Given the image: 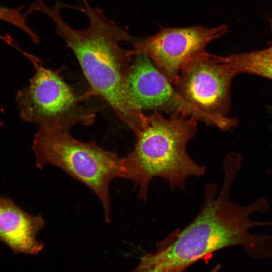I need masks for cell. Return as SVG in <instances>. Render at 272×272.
Instances as JSON below:
<instances>
[{
	"label": "cell",
	"instance_id": "obj_1",
	"mask_svg": "<svg viewBox=\"0 0 272 272\" xmlns=\"http://www.w3.org/2000/svg\"><path fill=\"white\" fill-rule=\"evenodd\" d=\"M223 185L218 194L216 185L208 184L205 200L195 218L181 230H175L159 243L154 253L146 254L132 272H170L187 267L215 251L241 246L251 256L258 258L267 250L269 235L254 234L251 229L271 225V222L253 221L252 215L265 213L267 201L259 197L246 206L233 202L230 188L237 174L232 168L224 171Z\"/></svg>",
	"mask_w": 272,
	"mask_h": 272
},
{
	"label": "cell",
	"instance_id": "obj_2",
	"mask_svg": "<svg viewBox=\"0 0 272 272\" xmlns=\"http://www.w3.org/2000/svg\"><path fill=\"white\" fill-rule=\"evenodd\" d=\"M89 24L84 29L70 26L56 9L42 1L36 7L50 18L58 35L76 56L89 84L87 97L95 95L103 99L120 120L136 134L142 128L146 115L138 106L130 90L128 74L132 61L129 50L122 42L137 40L109 19L103 11L82 0Z\"/></svg>",
	"mask_w": 272,
	"mask_h": 272
},
{
	"label": "cell",
	"instance_id": "obj_3",
	"mask_svg": "<svg viewBox=\"0 0 272 272\" xmlns=\"http://www.w3.org/2000/svg\"><path fill=\"white\" fill-rule=\"evenodd\" d=\"M169 116L165 117L156 111L146 115L141 129L135 134L133 149L123 158V178L139 187L138 197L145 201L154 177L162 178L172 188H183L187 177L205 173V167L193 161L186 148L198 120L179 113Z\"/></svg>",
	"mask_w": 272,
	"mask_h": 272
},
{
	"label": "cell",
	"instance_id": "obj_4",
	"mask_svg": "<svg viewBox=\"0 0 272 272\" xmlns=\"http://www.w3.org/2000/svg\"><path fill=\"white\" fill-rule=\"evenodd\" d=\"M32 149L38 168L54 166L84 183L99 199L105 222L111 221L109 187L113 179L123 178V158L94 142L78 140L69 131L46 125L39 126Z\"/></svg>",
	"mask_w": 272,
	"mask_h": 272
},
{
	"label": "cell",
	"instance_id": "obj_5",
	"mask_svg": "<svg viewBox=\"0 0 272 272\" xmlns=\"http://www.w3.org/2000/svg\"><path fill=\"white\" fill-rule=\"evenodd\" d=\"M27 58L35 73L16 95L21 119L69 131L75 125L93 124L95 113L81 103L86 95L79 96L58 73L45 67L37 57L30 54Z\"/></svg>",
	"mask_w": 272,
	"mask_h": 272
},
{
	"label": "cell",
	"instance_id": "obj_6",
	"mask_svg": "<svg viewBox=\"0 0 272 272\" xmlns=\"http://www.w3.org/2000/svg\"><path fill=\"white\" fill-rule=\"evenodd\" d=\"M225 56L205 51L182 68L174 87L187 102L212 120L214 125L227 130L237 120L229 117L230 87L236 76Z\"/></svg>",
	"mask_w": 272,
	"mask_h": 272
},
{
	"label": "cell",
	"instance_id": "obj_7",
	"mask_svg": "<svg viewBox=\"0 0 272 272\" xmlns=\"http://www.w3.org/2000/svg\"><path fill=\"white\" fill-rule=\"evenodd\" d=\"M228 30L226 25L214 28L198 26L164 28L147 39L133 42L129 53L131 56L147 55L174 86L183 66Z\"/></svg>",
	"mask_w": 272,
	"mask_h": 272
},
{
	"label": "cell",
	"instance_id": "obj_8",
	"mask_svg": "<svg viewBox=\"0 0 272 272\" xmlns=\"http://www.w3.org/2000/svg\"><path fill=\"white\" fill-rule=\"evenodd\" d=\"M134 56L128 74V81L142 111L153 110L168 115L179 113L214 125L211 119L180 96L147 55L137 54Z\"/></svg>",
	"mask_w": 272,
	"mask_h": 272
},
{
	"label": "cell",
	"instance_id": "obj_9",
	"mask_svg": "<svg viewBox=\"0 0 272 272\" xmlns=\"http://www.w3.org/2000/svg\"><path fill=\"white\" fill-rule=\"evenodd\" d=\"M44 226L41 215L30 214L11 198L0 195V241L13 250L33 255L40 252L44 245L36 236Z\"/></svg>",
	"mask_w": 272,
	"mask_h": 272
},
{
	"label": "cell",
	"instance_id": "obj_10",
	"mask_svg": "<svg viewBox=\"0 0 272 272\" xmlns=\"http://www.w3.org/2000/svg\"><path fill=\"white\" fill-rule=\"evenodd\" d=\"M269 22L272 32V20ZM225 57L237 75L247 73L272 80V44L263 49Z\"/></svg>",
	"mask_w": 272,
	"mask_h": 272
},
{
	"label": "cell",
	"instance_id": "obj_11",
	"mask_svg": "<svg viewBox=\"0 0 272 272\" xmlns=\"http://www.w3.org/2000/svg\"><path fill=\"white\" fill-rule=\"evenodd\" d=\"M185 269H178L176 270H174L170 272H183Z\"/></svg>",
	"mask_w": 272,
	"mask_h": 272
}]
</instances>
